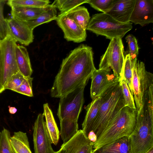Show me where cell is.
Returning <instances> with one entry per match:
<instances>
[{
	"label": "cell",
	"mask_w": 153,
	"mask_h": 153,
	"mask_svg": "<svg viewBox=\"0 0 153 153\" xmlns=\"http://www.w3.org/2000/svg\"><path fill=\"white\" fill-rule=\"evenodd\" d=\"M96 69L92 48L81 44L63 59L50 91L52 97L61 98L86 85Z\"/></svg>",
	"instance_id": "cell-1"
},
{
	"label": "cell",
	"mask_w": 153,
	"mask_h": 153,
	"mask_svg": "<svg viewBox=\"0 0 153 153\" xmlns=\"http://www.w3.org/2000/svg\"><path fill=\"white\" fill-rule=\"evenodd\" d=\"M129 153H144L153 147V90H147L137 111L134 129L128 136Z\"/></svg>",
	"instance_id": "cell-2"
},
{
	"label": "cell",
	"mask_w": 153,
	"mask_h": 153,
	"mask_svg": "<svg viewBox=\"0 0 153 153\" xmlns=\"http://www.w3.org/2000/svg\"><path fill=\"white\" fill-rule=\"evenodd\" d=\"M100 96L102 98V103L89 130V133L93 131L97 138L119 111L126 106L118 81L111 85Z\"/></svg>",
	"instance_id": "cell-3"
},
{
	"label": "cell",
	"mask_w": 153,
	"mask_h": 153,
	"mask_svg": "<svg viewBox=\"0 0 153 153\" xmlns=\"http://www.w3.org/2000/svg\"><path fill=\"white\" fill-rule=\"evenodd\" d=\"M137 113L136 109L123 107L94 143L93 149H97L122 137H128L134 128Z\"/></svg>",
	"instance_id": "cell-4"
},
{
	"label": "cell",
	"mask_w": 153,
	"mask_h": 153,
	"mask_svg": "<svg viewBox=\"0 0 153 153\" xmlns=\"http://www.w3.org/2000/svg\"><path fill=\"white\" fill-rule=\"evenodd\" d=\"M132 28L131 22L122 23L108 14L102 13L92 16L86 30L111 40L116 37L122 39Z\"/></svg>",
	"instance_id": "cell-5"
},
{
	"label": "cell",
	"mask_w": 153,
	"mask_h": 153,
	"mask_svg": "<svg viewBox=\"0 0 153 153\" xmlns=\"http://www.w3.org/2000/svg\"><path fill=\"white\" fill-rule=\"evenodd\" d=\"M125 59L122 39L114 38L111 40L105 52L101 57L99 69H111L115 79L120 82L124 78Z\"/></svg>",
	"instance_id": "cell-6"
},
{
	"label": "cell",
	"mask_w": 153,
	"mask_h": 153,
	"mask_svg": "<svg viewBox=\"0 0 153 153\" xmlns=\"http://www.w3.org/2000/svg\"><path fill=\"white\" fill-rule=\"evenodd\" d=\"M131 61L132 65V95L137 111L142 106L146 91L153 84V75L146 70L144 63L137 60V58Z\"/></svg>",
	"instance_id": "cell-7"
},
{
	"label": "cell",
	"mask_w": 153,
	"mask_h": 153,
	"mask_svg": "<svg viewBox=\"0 0 153 153\" xmlns=\"http://www.w3.org/2000/svg\"><path fill=\"white\" fill-rule=\"evenodd\" d=\"M86 85H82L60 98L57 113L59 120L66 118L78 121L84 103Z\"/></svg>",
	"instance_id": "cell-8"
},
{
	"label": "cell",
	"mask_w": 153,
	"mask_h": 153,
	"mask_svg": "<svg viewBox=\"0 0 153 153\" xmlns=\"http://www.w3.org/2000/svg\"><path fill=\"white\" fill-rule=\"evenodd\" d=\"M16 42L8 34L0 41L2 66L1 85L4 91L5 87L10 78L19 71L15 56Z\"/></svg>",
	"instance_id": "cell-9"
},
{
	"label": "cell",
	"mask_w": 153,
	"mask_h": 153,
	"mask_svg": "<svg viewBox=\"0 0 153 153\" xmlns=\"http://www.w3.org/2000/svg\"><path fill=\"white\" fill-rule=\"evenodd\" d=\"M35 153H54L43 114L38 115L33 127Z\"/></svg>",
	"instance_id": "cell-10"
},
{
	"label": "cell",
	"mask_w": 153,
	"mask_h": 153,
	"mask_svg": "<svg viewBox=\"0 0 153 153\" xmlns=\"http://www.w3.org/2000/svg\"><path fill=\"white\" fill-rule=\"evenodd\" d=\"M55 20L62 30L64 38L68 41L79 43L85 41L86 30L78 25L65 13H60Z\"/></svg>",
	"instance_id": "cell-11"
},
{
	"label": "cell",
	"mask_w": 153,
	"mask_h": 153,
	"mask_svg": "<svg viewBox=\"0 0 153 153\" xmlns=\"http://www.w3.org/2000/svg\"><path fill=\"white\" fill-rule=\"evenodd\" d=\"M8 34L17 42L25 46L32 43L34 39L33 30L25 22L18 20L11 17L5 19Z\"/></svg>",
	"instance_id": "cell-12"
},
{
	"label": "cell",
	"mask_w": 153,
	"mask_h": 153,
	"mask_svg": "<svg viewBox=\"0 0 153 153\" xmlns=\"http://www.w3.org/2000/svg\"><path fill=\"white\" fill-rule=\"evenodd\" d=\"M111 69H96L91 76L90 95L92 100L100 96L103 92L115 82L118 81L113 74H111Z\"/></svg>",
	"instance_id": "cell-13"
},
{
	"label": "cell",
	"mask_w": 153,
	"mask_h": 153,
	"mask_svg": "<svg viewBox=\"0 0 153 153\" xmlns=\"http://www.w3.org/2000/svg\"><path fill=\"white\" fill-rule=\"evenodd\" d=\"M129 22L142 26L153 22V0H135Z\"/></svg>",
	"instance_id": "cell-14"
},
{
	"label": "cell",
	"mask_w": 153,
	"mask_h": 153,
	"mask_svg": "<svg viewBox=\"0 0 153 153\" xmlns=\"http://www.w3.org/2000/svg\"><path fill=\"white\" fill-rule=\"evenodd\" d=\"M94 142L90 141L82 130L61 146L65 153H92Z\"/></svg>",
	"instance_id": "cell-15"
},
{
	"label": "cell",
	"mask_w": 153,
	"mask_h": 153,
	"mask_svg": "<svg viewBox=\"0 0 153 153\" xmlns=\"http://www.w3.org/2000/svg\"><path fill=\"white\" fill-rule=\"evenodd\" d=\"M135 0H116L111 8L106 13L123 23L129 22Z\"/></svg>",
	"instance_id": "cell-16"
},
{
	"label": "cell",
	"mask_w": 153,
	"mask_h": 153,
	"mask_svg": "<svg viewBox=\"0 0 153 153\" xmlns=\"http://www.w3.org/2000/svg\"><path fill=\"white\" fill-rule=\"evenodd\" d=\"M15 53L19 71L25 77L31 76L33 70L27 49L22 45H17Z\"/></svg>",
	"instance_id": "cell-17"
},
{
	"label": "cell",
	"mask_w": 153,
	"mask_h": 153,
	"mask_svg": "<svg viewBox=\"0 0 153 153\" xmlns=\"http://www.w3.org/2000/svg\"><path fill=\"white\" fill-rule=\"evenodd\" d=\"M129 140L128 136H124L103 146L92 153H129Z\"/></svg>",
	"instance_id": "cell-18"
},
{
	"label": "cell",
	"mask_w": 153,
	"mask_h": 153,
	"mask_svg": "<svg viewBox=\"0 0 153 153\" xmlns=\"http://www.w3.org/2000/svg\"><path fill=\"white\" fill-rule=\"evenodd\" d=\"M46 7L36 8L13 6L11 7V17L20 21L26 22L37 17L45 10Z\"/></svg>",
	"instance_id": "cell-19"
},
{
	"label": "cell",
	"mask_w": 153,
	"mask_h": 153,
	"mask_svg": "<svg viewBox=\"0 0 153 153\" xmlns=\"http://www.w3.org/2000/svg\"><path fill=\"white\" fill-rule=\"evenodd\" d=\"M102 102V97H97L92 100L85 108L86 113L82 125V130L87 137L90 126L98 113Z\"/></svg>",
	"instance_id": "cell-20"
},
{
	"label": "cell",
	"mask_w": 153,
	"mask_h": 153,
	"mask_svg": "<svg viewBox=\"0 0 153 153\" xmlns=\"http://www.w3.org/2000/svg\"><path fill=\"white\" fill-rule=\"evenodd\" d=\"M43 114L45 117L47 128L52 143L56 145L58 143L59 132L52 111L48 103L43 105Z\"/></svg>",
	"instance_id": "cell-21"
},
{
	"label": "cell",
	"mask_w": 153,
	"mask_h": 153,
	"mask_svg": "<svg viewBox=\"0 0 153 153\" xmlns=\"http://www.w3.org/2000/svg\"><path fill=\"white\" fill-rule=\"evenodd\" d=\"M10 140L15 153H32L26 133L20 131L14 132Z\"/></svg>",
	"instance_id": "cell-22"
},
{
	"label": "cell",
	"mask_w": 153,
	"mask_h": 153,
	"mask_svg": "<svg viewBox=\"0 0 153 153\" xmlns=\"http://www.w3.org/2000/svg\"><path fill=\"white\" fill-rule=\"evenodd\" d=\"M56 8L53 3L49 4L38 16L26 22L30 27L33 30L39 25L55 20L57 16Z\"/></svg>",
	"instance_id": "cell-23"
},
{
	"label": "cell",
	"mask_w": 153,
	"mask_h": 153,
	"mask_svg": "<svg viewBox=\"0 0 153 153\" xmlns=\"http://www.w3.org/2000/svg\"><path fill=\"white\" fill-rule=\"evenodd\" d=\"M60 121L59 135L64 144L71 139L78 131V121L64 118Z\"/></svg>",
	"instance_id": "cell-24"
},
{
	"label": "cell",
	"mask_w": 153,
	"mask_h": 153,
	"mask_svg": "<svg viewBox=\"0 0 153 153\" xmlns=\"http://www.w3.org/2000/svg\"><path fill=\"white\" fill-rule=\"evenodd\" d=\"M65 13L80 27L86 30L91 19L86 8L84 6H78Z\"/></svg>",
	"instance_id": "cell-25"
},
{
	"label": "cell",
	"mask_w": 153,
	"mask_h": 153,
	"mask_svg": "<svg viewBox=\"0 0 153 153\" xmlns=\"http://www.w3.org/2000/svg\"><path fill=\"white\" fill-rule=\"evenodd\" d=\"M48 0H9L6 3L10 7L22 6L36 8H43L49 4Z\"/></svg>",
	"instance_id": "cell-26"
},
{
	"label": "cell",
	"mask_w": 153,
	"mask_h": 153,
	"mask_svg": "<svg viewBox=\"0 0 153 153\" xmlns=\"http://www.w3.org/2000/svg\"><path fill=\"white\" fill-rule=\"evenodd\" d=\"M88 0H58L53 3L56 8L60 11V13L68 12L75 8L85 3Z\"/></svg>",
	"instance_id": "cell-27"
},
{
	"label": "cell",
	"mask_w": 153,
	"mask_h": 153,
	"mask_svg": "<svg viewBox=\"0 0 153 153\" xmlns=\"http://www.w3.org/2000/svg\"><path fill=\"white\" fill-rule=\"evenodd\" d=\"M1 132L0 153H15L10 143L9 131L4 128Z\"/></svg>",
	"instance_id": "cell-28"
},
{
	"label": "cell",
	"mask_w": 153,
	"mask_h": 153,
	"mask_svg": "<svg viewBox=\"0 0 153 153\" xmlns=\"http://www.w3.org/2000/svg\"><path fill=\"white\" fill-rule=\"evenodd\" d=\"M116 0H88L87 3L96 10L106 13L112 7Z\"/></svg>",
	"instance_id": "cell-29"
},
{
	"label": "cell",
	"mask_w": 153,
	"mask_h": 153,
	"mask_svg": "<svg viewBox=\"0 0 153 153\" xmlns=\"http://www.w3.org/2000/svg\"><path fill=\"white\" fill-rule=\"evenodd\" d=\"M120 83L126 106L131 109H136L133 95L131 94L124 78Z\"/></svg>",
	"instance_id": "cell-30"
},
{
	"label": "cell",
	"mask_w": 153,
	"mask_h": 153,
	"mask_svg": "<svg viewBox=\"0 0 153 153\" xmlns=\"http://www.w3.org/2000/svg\"><path fill=\"white\" fill-rule=\"evenodd\" d=\"M132 63L130 58L129 54H127L126 55L125 59L123 71L124 78L126 81L130 90L132 95Z\"/></svg>",
	"instance_id": "cell-31"
},
{
	"label": "cell",
	"mask_w": 153,
	"mask_h": 153,
	"mask_svg": "<svg viewBox=\"0 0 153 153\" xmlns=\"http://www.w3.org/2000/svg\"><path fill=\"white\" fill-rule=\"evenodd\" d=\"M127 42L129 52V54L131 61L137 58L139 53V48L137 40L136 37L132 34H129L125 38Z\"/></svg>",
	"instance_id": "cell-32"
},
{
	"label": "cell",
	"mask_w": 153,
	"mask_h": 153,
	"mask_svg": "<svg viewBox=\"0 0 153 153\" xmlns=\"http://www.w3.org/2000/svg\"><path fill=\"white\" fill-rule=\"evenodd\" d=\"M33 79L31 76L25 77L21 85L14 91L29 97H33Z\"/></svg>",
	"instance_id": "cell-33"
},
{
	"label": "cell",
	"mask_w": 153,
	"mask_h": 153,
	"mask_svg": "<svg viewBox=\"0 0 153 153\" xmlns=\"http://www.w3.org/2000/svg\"><path fill=\"white\" fill-rule=\"evenodd\" d=\"M25 77L19 71L14 74L7 81L4 90L9 89L14 91L21 85Z\"/></svg>",
	"instance_id": "cell-34"
},
{
	"label": "cell",
	"mask_w": 153,
	"mask_h": 153,
	"mask_svg": "<svg viewBox=\"0 0 153 153\" xmlns=\"http://www.w3.org/2000/svg\"><path fill=\"white\" fill-rule=\"evenodd\" d=\"M7 1L0 0V40L3 39L8 34L7 24L4 16V8Z\"/></svg>",
	"instance_id": "cell-35"
},
{
	"label": "cell",
	"mask_w": 153,
	"mask_h": 153,
	"mask_svg": "<svg viewBox=\"0 0 153 153\" xmlns=\"http://www.w3.org/2000/svg\"><path fill=\"white\" fill-rule=\"evenodd\" d=\"M88 137L90 141L94 143L95 142L97 139L96 134L92 131H90L89 133Z\"/></svg>",
	"instance_id": "cell-36"
},
{
	"label": "cell",
	"mask_w": 153,
	"mask_h": 153,
	"mask_svg": "<svg viewBox=\"0 0 153 153\" xmlns=\"http://www.w3.org/2000/svg\"><path fill=\"white\" fill-rule=\"evenodd\" d=\"M2 66L1 54L0 51V94L4 91L1 85Z\"/></svg>",
	"instance_id": "cell-37"
},
{
	"label": "cell",
	"mask_w": 153,
	"mask_h": 153,
	"mask_svg": "<svg viewBox=\"0 0 153 153\" xmlns=\"http://www.w3.org/2000/svg\"><path fill=\"white\" fill-rule=\"evenodd\" d=\"M9 112L11 114H14L17 111V109L14 107H10L9 108Z\"/></svg>",
	"instance_id": "cell-38"
},
{
	"label": "cell",
	"mask_w": 153,
	"mask_h": 153,
	"mask_svg": "<svg viewBox=\"0 0 153 153\" xmlns=\"http://www.w3.org/2000/svg\"><path fill=\"white\" fill-rule=\"evenodd\" d=\"M144 153H153V147L150 148Z\"/></svg>",
	"instance_id": "cell-39"
},
{
	"label": "cell",
	"mask_w": 153,
	"mask_h": 153,
	"mask_svg": "<svg viewBox=\"0 0 153 153\" xmlns=\"http://www.w3.org/2000/svg\"><path fill=\"white\" fill-rule=\"evenodd\" d=\"M54 153H65V152L63 149L61 147L59 150L57 152H55Z\"/></svg>",
	"instance_id": "cell-40"
},
{
	"label": "cell",
	"mask_w": 153,
	"mask_h": 153,
	"mask_svg": "<svg viewBox=\"0 0 153 153\" xmlns=\"http://www.w3.org/2000/svg\"><path fill=\"white\" fill-rule=\"evenodd\" d=\"M1 132H0V138L1 137Z\"/></svg>",
	"instance_id": "cell-41"
},
{
	"label": "cell",
	"mask_w": 153,
	"mask_h": 153,
	"mask_svg": "<svg viewBox=\"0 0 153 153\" xmlns=\"http://www.w3.org/2000/svg\"></svg>",
	"instance_id": "cell-42"
},
{
	"label": "cell",
	"mask_w": 153,
	"mask_h": 153,
	"mask_svg": "<svg viewBox=\"0 0 153 153\" xmlns=\"http://www.w3.org/2000/svg\"></svg>",
	"instance_id": "cell-43"
}]
</instances>
